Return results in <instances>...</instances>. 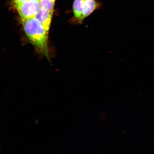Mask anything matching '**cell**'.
Listing matches in <instances>:
<instances>
[{
  "label": "cell",
  "mask_w": 154,
  "mask_h": 154,
  "mask_svg": "<svg viewBox=\"0 0 154 154\" xmlns=\"http://www.w3.org/2000/svg\"><path fill=\"white\" fill-rule=\"evenodd\" d=\"M26 35L38 53L50 59L48 44V34L35 17L22 21Z\"/></svg>",
  "instance_id": "cell-1"
},
{
  "label": "cell",
  "mask_w": 154,
  "mask_h": 154,
  "mask_svg": "<svg viewBox=\"0 0 154 154\" xmlns=\"http://www.w3.org/2000/svg\"><path fill=\"white\" fill-rule=\"evenodd\" d=\"M40 8L39 3L35 0H27L17 8L22 22L35 17Z\"/></svg>",
  "instance_id": "cell-2"
},
{
  "label": "cell",
  "mask_w": 154,
  "mask_h": 154,
  "mask_svg": "<svg viewBox=\"0 0 154 154\" xmlns=\"http://www.w3.org/2000/svg\"><path fill=\"white\" fill-rule=\"evenodd\" d=\"M53 13L47 10L40 8L35 18L39 21L49 34Z\"/></svg>",
  "instance_id": "cell-3"
},
{
  "label": "cell",
  "mask_w": 154,
  "mask_h": 154,
  "mask_svg": "<svg viewBox=\"0 0 154 154\" xmlns=\"http://www.w3.org/2000/svg\"><path fill=\"white\" fill-rule=\"evenodd\" d=\"M100 6V3L97 0H84L83 6L82 22L89 16Z\"/></svg>",
  "instance_id": "cell-4"
},
{
  "label": "cell",
  "mask_w": 154,
  "mask_h": 154,
  "mask_svg": "<svg viewBox=\"0 0 154 154\" xmlns=\"http://www.w3.org/2000/svg\"><path fill=\"white\" fill-rule=\"evenodd\" d=\"M84 1V0H74L72 6L74 17L72 19V23L79 24L82 23V18Z\"/></svg>",
  "instance_id": "cell-5"
},
{
  "label": "cell",
  "mask_w": 154,
  "mask_h": 154,
  "mask_svg": "<svg viewBox=\"0 0 154 154\" xmlns=\"http://www.w3.org/2000/svg\"><path fill=\"white\" fill-rule=\"evenodd\" d=\"M55 0H40V8L44 9L53 13Z\"/></svg>",
  "instance_id": "cell-6"
},
{
  "label": "cell",
  "mask_w": 154,
  "mask_h": 154,
  "mask_svg": "<svg viewBox=\"0 0 154 154\" xmlns=\"http://www.w3.org/2000/svg\"><path fill=\"white\" fill-rule=\"evenodd\" d=\"M27 0H12V3L15 8H17L19 5L22 4Z\"/></svg>",
  "instance_id": "cell-7"
},
{
  "label": "cell",
  "mask_w": 154,
  "mask_h": 154,
  "mask_svg": "<svg viewBox=\"0 0 154 154\" xmlns=\"http://www.w3.org/2000/svg\"><path fill=\"white\" fill-rule=\"evenodd\" d=\"M35 1L38 2L39 3V2L40 1V0H35Z\"/></svg>",
  "instance_id": "cell-8"
}]
</instances>
